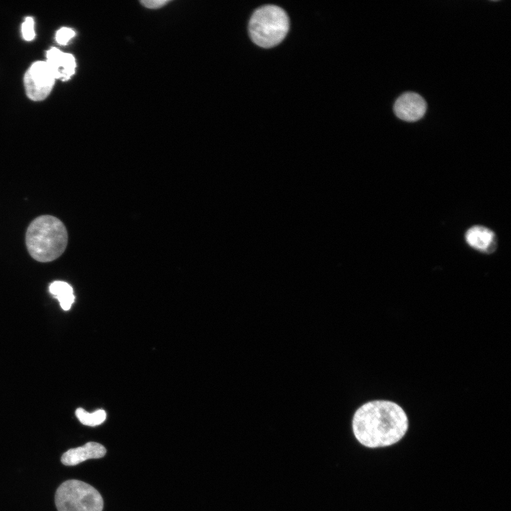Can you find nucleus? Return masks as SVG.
<instances>
[{
    "label": "nucleus",
    "mask_w": 511,
    "mask_h": 511,
    "mask_svg": "<svg viewBox=\"0 0 511 511\" xmlns=\"http://www.w3.org/2000/svg\"><path fill=\"white\" fill-rule=\"evenodd\" d=\"M55 77L45 61L33 62L24 75L26 94L33 101H42L50 93Z\"/></svg>",
    "instance_id": "5"
},
{
    "label": "nucleus",
    "mask_w": 511,
    "mask_h": 511,
    "mask_svg": "<svg viewBox=\"0 0 511 511\" xmlns=\"http://www.w3.org/2000/svg\"><path fill=\"white\" fill-rule=\"evenodd\" d=\"M46 58L45 62L55 79L66 81L75 74L76 62L72 54L63 53L53 47L47 51Z\"/></svg>",
    "instance_id": "7"
},
{
    "label": "nucleus",
    "mask_w": 511,
    "mask_h": 511,
    "mask_svg": "<svg viewBox=\"0 0 511 511\" xmlns=\"http://www.w3.org/2000/svg\"><path fill=\"white\" fill-rule=\"evenodd\" d=\"M427 110L425 100L414 92H405L394 104L395 115L405 121L414 122L422 119Z\"/></svg>",
    "instance_id": "6"
},
{
    "label": "nucleus",
    "mask_w": 511,
    "mask_h": 511,
    "mask_svg": "<svg viewBox=\"0 0 511 511\" xmlns=\"http://www.w3.org/2000/svg\"><path fill=\"white\" fill-rule=\"evenodd\" d=\"M286 12L275 5H265L252 14L248 26L251 40L257 45L269 48L279 44L289 31Z\"/></svg>",
    "instance_id": "3"
},
{
    "label": "nucleus",
    "mask_w": 511,
    "mask_h": 511,
    "mask_svg": "<svg viewBox=\"0 0 511 511\" xmlns=\"http://www.w3.org/2000/svg\"><path fill=\"white\" fill-rule=\"evenodd\" d=\"M141 4L143 6L151 9H159L167 4L170 2V1L167 0H145V1H141Z\"/></svg>",
    "instance_id": "14"
},
{
    "label": "nucleus",
    "mask_w": 511,
    "mask_h": 511,
    "mask_svg": "<svg viewBox=\"0 0 511 511\" xmlns=\"http://www.w3.org/2000/svg\"><path fill=\"white\" fill-rule=\"evenodd\" d=\"M105 447L97 442L89 441L82 446L70 449L61 457L65 466H75L87 459L99 458L105 456Z\"/></svg>",
    "instance_id": "8"
},
{
    "label": "nucleus",
    "mask_w": 511,
    "mask_h": 511,
    "mask_svg": "<svg viewBox=\"0 0 511 511\" xmlns=\"http://www.w3.org/2000/svg\"><path fill=\"white\" fill-rule=\"evenodd\" d=\"M75 414L82 424L91 427L101 424L106 417V412L104 410H98L92 413H89L82 408H77Z\"/></svg>",
    "instance_id": "11"
},
{
    "label": "nucleus",
    "mask_w": 511,
    "mask_h": 511,
    "mask_svg": "<svg viewBox=\"0 0 511 511\" xmlns=\"http://www.w3.org/2000/svg\"><path fill=\"white\" fill-rule=\"evenodd\" d=\"M49 291L56 298L62 309L69 310L75 301L72 287L63 281H55L50 285Z\"/></svg>",
    "instance_id": "10"
},
{
    "label": "nucleus",
    "mask_w": 511,
    "mask_h": 511,
    "mask_svg": "<svg viewBox=\"0 0 511 511\" xmlns=\"http://www.w3.org/2000/svg\"><path fill=\"white\" fill-rule=\"evenodd\" d=\"M409 429V419L398 403L384 399L361 405L352 418L356 440L370 449L384 448L399 442Z\"/></svg>",
    "instance_id": "1"
},
{
    "label": "nucleus",
    "mask_w": 511,
    "mask_h": 511,
    "mask_svg": "<svg viewBox=\"0 0 511 511\" xmlns=\"http://www.w3.org/2000/svg\"><path fill=\"white\" fill-rule=\"evenodd\" d=\"M22 35L26 40L30 41L34 39L35 33L34 30V21L31 16H27L21 27Z\"/></svg>",
    "instance_id": "12"
},
{
    "label": "nucleus",
    "mask_w": 511,
    "mask_h": 511,
    "mask_svg": "<svg viewBox=\"0 0 511 511\" xmlns=\"http://www.w3.org/2000/svg\"><path fill=\"white\" fill-rule=\"evenodd\" d=\"M75 35V31L67 27H62L57 31L55 40L60 45H66Z\"/></svg>",
    "instance_id": "13"
},
{
    "label": "nucleus",
    "mask_w": 511,
    "mask_h": 511,
    "mask_svg": "<svg viewBox=\"0 0 511 511\" xmlns=\"http://www.w3.org/2000/svg\"><path fill=\"white\" fill-rule=\"evenodd\" d=\"M68 236L64 224L50 215H42L29 224L26 244L31 257L39 262H50L60 257L67 244Z\"/></svg>",
    "instance_id": "2"
},
{
    "label": "nucleus",
    "mask_w": 511,
    "mask_h": 511,
    "mask_svg": "<svg viewBox=\"0 0 511 511\" xmlns=\"http://www.w3.org/2000/svg\"><path fill=\"white\" fill-rule=\"evenodd\" d=\"M466 241L472 248L488 253L493 252L497 246L493 231L483 226H474L466 233Z\"/></svg>",
    "instance_id": "9"
},
{
    "label": "nucleus",
    "mask_w": 511,
    "mask_h": 511,
    "mask_svg": "<svg viewBox=\"0 0 511 511\" xmlns=\"http://www.w3.org/2000/svg\"><path fill=\"white\" fill-rule=\"evenodd\" d=\"M58 511H102L104 502L92 486L78 480L63 482L55 495Z\"/></svg>",
    "instance_id": "4"
}]
</instances>
